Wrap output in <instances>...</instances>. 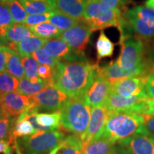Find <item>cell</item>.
Masks as SVG:
<instances>
[{"instance_id":"f5cc1de1","label":"cell","mask_w":154,"mask_h":154,"mask_svg":"<svg viewBox=\"0 0 154 154\" xmlns=\"http://www.w3.org/2000/svg\"><path fill=\"white\" fill-rule=\"evenodd\" d=\"M12 1V0H0V3H3V4H7L9 2Z\"/></svg>"},{"instance_id":"8fae6325","label":"cell","mask_w":154,"mask_h":154,"mask_svg":"<svg viewBox=\"0 0 154 154\" xmlns=\"http://www.w3.org/2000/svg\"><path fill=\"white\" fill-rule=\"evenodd\" d=\"M92 32L91 27L83 19L68 30L62 32L60 38L69 44L73 51L84 54Z\"/></svg>"},{"instance_id":"836d02e7","label":"cell","mask_w":154,"mask_h":154,"mask_svg":"<svg viewBox=\"0 0 154 154\" xmlns=\"http://www.w3.org/2000/svg\"><path fill=\"white\" fill-rule=\"evenodd\" d=\"M5 5L8 7L13 22L24 23V20L27 17V13L25 11L19 0H12Z\"/></svg>"},{"instance_id":"5b68a950","label":"cell","mask_w":154,"mask_h":154,"mask_svg":"<svg viewBox=\"0 0 154 154\" xmlns=\"http://www.w3.org/2000/svg\"><path fill=\"white\" fill-rule=\"evenodd\" d=\"M84 19L94 32L110 26L119 29L124 17L122 11L108 9L100 2L88 0L84 13Z\"/></svg>"},{"instance_id":"b9f144b4","label":"cell","mask_w":154,"mask_h":154,"mask_svg":"<svg viewBox=\"0 0 154 154\" xmlns=\"http://www.w3.org/2000/svg\"><path fill=\"white\" fill-rule=\"evenodd\" d=\"M11 48L5 45H0V72L6 71L7 57Z\"/></svg>"},{"instance_id":"7bdbcfd3","label":"cell","mask_w":154,"mask_h":154,"mask_svg":"<svg viewBox=\"0 0 154 154\" xmlns=\"http://www.w3.org/2000/svg\"><path fill=\"white\" fill-rule=\"evenodd\" d=\"M108 154H130V153L126 148L119 145L118 146H115L113 149Z\"/></svg>"},{"instance_id":"52a82bcc","label":"cell","mask_w":154,"mask_h":154,"mask_svg":"<svg viewBox=\"0 0 154 154\" xmlns=\"http://www.w3.org/2000/svg\"><path fill=\"white\" fill-rule=\"evenodd\" d=\"M32 106L39 111L54 112L61 111L69 99L66 94L59 90L52 83H50L45 88L36 95L29 96Z\"/></svg>"},{"instance_id":"d4e9b609","label":"cell","mask_w":154,"mask_h":154,"mask_svg":"<svg viewBox=\"0 0 154 154\" xmlns=\"http://www.w3.org/2000/svg\"><path fill=\"white\" fill-rule=\"evenodd\" d=\"M57 154H84L83 143L76 135H69L61 143V148Z\"/></svg>"},{"instance_id":"bcb514c9","label":"cell","mask_w":154,"mask_h":154,"mask_svg":"<svg viewBox=\"0 0 154 154\" xmlns=\"http://www.w3.org/2000/svg\"><path fill=\"white\" fill-rule=\"evenodd\" d=\"M145 5L146 7H150L154 9V0H146L145 2Z\"/></svg>"},{"instance_id":"ffe728a7","label":"cell","mask_w":154,"mask_h":154,"mask_svg":"<svg viewBox=\"0 0 154 154\" xmlns=\"http://www.w3.org/2000/svg\"><path fill=\"white\" fill-rule=\"evenodd\" d=\"M35 36L32 29L24 23H14L9 29L7 35V44H15L26 38Z\"/></svg>"},{"instance_id":"9c48e42d","label":"cell","mask_w":154,"mask_h":154,"mask_svg":"<svg viewBox=\"0 0 154 154\" xmlns=\"http://www.w3.org/2000/svg\"><path fill=\"white\" fill-rule=\"evenodd\" d=\"M121 54L116 61L119 66L126 69H134L143 62V44L131 36L120 38Z\"/></svg>"},{"instance_id":"7a4b0ae2","label":"cell","mask_w":154,"mask_h":154,"mask_svg":"<svg viewBox=\"0 0 154 154\" xmlns=\"http://www.w3.org/2000/svg\"><path fill=\"white\" fill-rule=\"evenodd\" d=\"M144 123L145 116L142 113L129 111L109 112L101 136L115 143H119L142 133Z\"/></svg>"},{"instance_id":"db71d44e","label":"cell","mask_w":154,"mask_h":154,"mask_svg":"<svg viewBox=\"0 0 154 154\" xmlns=\"http://www.w3.org/2000/svg\"><path fill=\"white\" fill-rule=\"evenodd\" d=\"M150 138H151V141H152V143H153V146H154V138H152V137H150Z\"/></svg>"},{"instance_id":"7c38bea8","label":"cell","mask_w":154,"mask_h":154,"mask_svg":"<svg viewBox=\"0 0 154 154\" xmlns=\"http://www.w3.org/2000/svg\"><path fill=\"white\" fill-rule=\"evenodd\" d=\"M32 104L29 96L17 91L0 96V111L3 116L17 119Z\"/></svg>"},{"instance_id":"3957f363","label":"cell","mask_w":154,"mask_h":154,"mask_svg":"<svg viewBox=\"0 0 154 154\" xmlns=\"http://www.w3.org/2000/svg\"><path fill=\"white\" fill-rule=\"evenodd\" d=\"M85 97L69 98L61 109V128L81 137L86 131L91 109Z\"/></svg>"},{"instance_id":"4fadbf2b","label":"cell","mask_w":154,"mask_h":154,"mask_svg":"<svg viewBox=\"0 0 154 154\" xmlns=\"http://www.w3.org/2000/svg\"><path fill=\"white\" fill-rule=\"evenodd\" d=\"M109 114V111L105 105L92 108L87 128L80 137L83 146L101 136L104 130Z\"/></svg>"},{"instance_id":"8992f818","label":"cell","mask_w":154,"mask_h":154,"mask_svg":"<svg viewBox=\"0 0 154 154\" xmlns=\"http://www.w3.org/2000/svg\"><path fill=\"white\" fill-rule=\"evenodd\" d=\"M123 17L131 32L142 37L154 36V9L136 6L124 11Z\"/></svg>"},{"instance_id":"8d00e7d4","label":"cell","mask_w":154,"mask_h":154,"mask_svg":"<svg viewBox=\"0 0 154 154\" xmlns=\"http://www.w3.org/2000/svg\"><path fill=\"white\" fill-rule=\"evenodd\" d=\"M55 10L54 11H51V12L44 13V14L29 15L24 20V24L27 25L29 26H34V25H37L42 24V23L47 22V21H49V19L51 18V17L54 14Z\"/></svg>"},{"instance_id":"9f6ffc18","label":"cell","mask_w":154,"mask_h":154,"mask_svg":"<svg viewBox=\"0 0 154 154\" xmlns=\"http://www.w3.org/2000/svg\"><path fill=\"white\" fill-rule=\"evenodd\" d=\"M92 1H95V2H101V0H92Z\"/></svg>"},{"instance_id":"1f68e13d","label":"cell","mask_w":154,"mask_h":154,"mask_svg":"<svg viewBox=\"0 0 154 154\" xmlns=\"http://www.w3.org/2000/svg\"><path fill=\"white\" fill-rule=\"evenodd\" d=\"M33 126L26 119H16L12 130V137L14 139L29 136L35 133Z\"/></svg>"},{"instance_id":"603a6c76","label":"cell","mask_w":154,"mask_h":154,"mask_svg":"<svg viewBox=\"0 0 154 154\" xmlns=\"http://www.w3.org/2000/svg\"><path fill=\"white\" fill-rule=\"evenodd\" d=\"M36 122L38 125L51 131L61 128V112L56 111L51 113H38Z\"/></svg>"},{"instance_id":"7dc6e473","label":"cell","mask_w":154,"mask_h":154,"mask_svg":"<svg viewBox=\"0 0 154 154\" xmlns=\"http://www.w3.org/2000/svg\"><path fill=\"white\" fill-rule=\"evenodd\" d=\"M32 1H44V2H46L49 4L50 5L53 6V7H54L56 8V6H55L56 0H32Z\"/></svg>"},{"instance_id":"d6a6232c","label":"cell","mask_w":154,"mask_h":154,"mask_svg":"<svg viewBox=\"0 0 154 154\" xmlns=\"http://www.w3.org/2000/svg\"><path fill=\"white\" fill-rule=\"evenodd\" d=\"M16 118H7L2 116L0 118V140H7L11 144L16 139L12 137V130Z\"/></svg>"},{"instance_id":"ba28073f","label":"cell","mask_w":154,"mask_h":154,"mask_svg":"<svg viewBox=\"0 0 154 154\" xmlns=\"http://www.w3.org/2000/svg\"><path fill=\"white\" fill-rule=\"evenodd\" d=\"M149 99L144 94L134 96H123L111 93L105 103V106L109 112L129 111L144 114L149 109Z\"/></svg>"},{"instance_id":"5bb4252c","label":"cell","mask_w":154,"mask_h":154,"mask_svg":"<svg viewBox=\"0 0 154 154\" xmlns=\"http://www.w3.org/2000/svg\"><path fill=\"white\" fill-rule=\"evenodd\" d=\"M151 74L128 77L111 84V93L123 96H138L143 92L146 82Z\"/></svg>"},{"instance_id":"d590c367","label":"cell","mask_w":154,"mask_h":154,"mask_svg":"<svg viewBox=\"0 0 154 154\" xmlns=\"http://www.w3.org/2000/svg\"><path fill=\"white\" fill-rule=\"evenodd\" d=\"M32 57L34 58L36 61L41 64H47L50 66L52 67V69H54L57 66L58 62L59 60H58L56 58L51 57L49 55L45 49L43 47L41 49H38L35 52H34L32 54Z\"/></svg>"},{"instance_id":"11a10c76","label":"cell","mask_w":154,"mask_h":154,"mask_svg":"<svg viewBox=\"0 0 154 154\" xmlns=\"http://www.w3.org/2000/svg\"><path fill=\"white\" fill-rule=\"evenodd\" d=\"M3 116V115H2V112L1 111H0V118H2V117Z\"/></svg>"},{"instance_id":"d6986e66","label":"cell","mask_w":154,"mask_h":154,"mask_svg":"<svg viewBox=\"0 0 154 154\" xmlns=\"http://www.w3.org/2000/svg\"><path fill=\"white\" fill-rule=\"evenodd\" d=\"M47 40L35 36L26 38L18 44H9V47L17 51L21 57H27L32 56L34 52L43 47Z\"/></svg>"},{"instance_id":"cb8c5ba5","label":"cell","mask_w":154,"mask_h":154,"mask_svg":"<svg viewBox=\"0 0 154 154\" xmlns=\"http://www.w3.org/2000/svg\"><path fill=\"white\" fill-rule=\"evenodd\" d=\"M50 83H51L50 80L44 79L37 83H32L24 77L19 80V84L17 91L23 95L32 96L42 91Z\"/></svg>"},{"instance_id":"83f0119b","label":"cell","mask_w":154,"mask_h":154,"mask_svg":"<svg viewBox=\"0 0 154 154\" xmlns=\"http://www.w3.org/2000/svg\"><path fill=\"white\" fill-rule=\"evenodd\" d=\"M81 20H79V19H76L69 17V15L61 12L57 9L54 14L49 19V22L53 25H54L58 29L63 32L72 27L74 25H76Z\"/></svg>"},{"instance_id":"f1b7e54d","label":"cell","mask_w":154,"mask_h":154,"mask_svg":"<svg viewBox=\"0 0 154 154\" xmlns=\"http://www.w3.org/2000/svg\"><path fill=\"white\" fill-rule=\"evenodd\" d=\"M35 36L45 39L60 37L62 32L58 29L51 23L44 22L42 24L29 26Z\"/></svg>"},{"instance_id":"f907efd6","label":"cell","mask_w":154,"mask_h":154,"mask_svg":"<svg viewBox=\"0 0 154 154\" xmlns=\"http://www.w3.org/2000/svg\"><path fill=\"white\" fill-rule=\"evenodd\" d=\"M148 104H149V109H154V99L149 100Z\"/></svg>"},{"instance_id":"9a60e30c","label":"cell","mask_w":154,"mask_h":154,"mask_svg":"<svg viewBox=\"0 0 154 154\" xmlns=\"http://www.w3.org/2000/svg\"><path fill=\"white\" fill-rule=\"evenodd\" d=\"M111 93V84L97 74L85 95V99L91 108L103 106Z\"/></svg>"},{"instance_id":"f546056e","label":"cell","mask_w":154,"mask_h":154,"mask_svg":"<svg viewBox=\"0 0 154 154\" xmlns=\"http://www.w3.org/2000/svg\"><path fill=\"white\" fill-rule=\"evenodd\" d=\"M28 14H40L54 11L56 8L44 1H32V0H19Z\"/></svg>"},{"instance_id":"816d5d0a","label":"cell","mask_w":154,"mask_h":154,"mask_svg":"<svg viewBox=\"0 0 154 154\" xmlns=\"http://www.w3.org/2000/svg\"><path fill=\"white\" fill-rule=\"evenodd\" d=\"M13 149H14V147L13 146H10L8 150L5 152V154H13Z\"/></svg>"},{"instance_id":"60d3db41","label":"cell","mask_w":154,"mask_h":154,"mask_svg":"<svg viewBox=\"0 0 154 154\" xmlns=\"http://www.w3.org/2000/svg\"><path fill=\"white\" fill-rule=\"evenodd\" d=\"M38 75L44 80H51L53 77V69L49 65L40 64L38 70Z\"/></svg>"},{"instance_id":"681fc988","label":"cell","mask_w":154,"mask_h":154,"mask_svg":"<svg viewBox=\"0 0 154 154\" xmlns=\"http://www.w3.org/2000/svg\"><path fill=\"white\" fill-rule=\"evenodd\" d=\"M60 148H61V143L59 144V145L58 146H57V147H56L54 149L52 150V151L50 152L49 154H57L58 151H59V149H60Z\"/></svg>"},{"instance_id":"ab89813d","label":"cell","mask_w":154,"mask_h":154,"mask_svg":"<svg viewBox=\"0 0 154 154\" xmlns=\"http://www.w3.org/2000/svg\"><path fill=\"white\" fill-rule=\"evenodd\" d=\"M143 93L149 100L154 99V72L152 73L146 82Z\"/></svg>"},{"instance_id":"f6af8a7d","label":"cell","mask_w":154,"mask_h":154,"mask_svg":"<svg viewBox=\"0 0 154 154\" xmlns=\"http://www.w3.org/2000/svg\"><path fill=\"white\" fill-rule=\"evenodd\" d=\"M12 144H13V147H14L16 153L17 154H22V151H21V150H20V148H19L18 142H17V139L15 140L14 141V143H13Z\"/></svg>"},{"instance_id":"74e56055","label":"cell","mask_w":154,"mask_h":154,"mask_svg":"<svg viewBox=\"0 0 154 154\" xmlns=\"http://www.w3.org/2000/svg\"><path fill=\"white\" fill-rule=\"evenodd\" d=\"M126 1L127 0H101L100 2L108 9L123 12L122 9H124V6Z\"/></svg>"},{"instance_id":"484cf974","label":"cell","mask_w":154,"mask_h":154,"mask_svg":"<svg viewBox=\"0 0 154 154\" xmlns=\"http://www.w3.org/2000/svg\"><path fill=\"white\" fill-rule=\"evenodd\" d=\"M13 24L14 22L7 5L0 3V45L7 44V32Z\"/></svg>"},{"instance_id":"e575fe53","label":"cell","mask_w":154,"mask_h":154,"mask_svg":"<svg viewBox=\"0 0 154 154\" xmlns=\"http://www.w3.org/2000/svg\"><path fill=\"white\" fill-rule=\"evenodd\" d=\"M22 61L24 69L25 78L32 80L36 77H39L38 75V70L40 64L32 56L22 57Z\"/></svg>"},{"instance_id":"277c9868","label":"cell","mask_w":154,"mask_h":154,"mask_svg":"<svg viewBox=\"0 0 154 154\" xmlns=\"http://www.w3.org/2000/svg\"><path fill=\"white\" fill-rule=\"evenodd\" d=\"M66 135L59 130L39 131L17 140L21 151L27 154H46L60 144Z\"/></svg>"},{"instance_id":"f35d334b","label":"cell","mask_w":154,"mask_h":154,"mask_svg":"<svg viewBox=\"0 0 154 154\" xmlns=\"http://www.w3.org/2000/svg\"><path fill=\"white\" fill-rule=\"evenodd\" d=\"M145 116V123L142 134H146L149 137L154 138V117L149 116V115L143 114Z\"/></svg>"},{"instance_id":"44dd1931","label":"cell","mask_w":154,"mask_h":154,"mask_svg":"<svg viewBox=\"0 0 154 154\" xmlns=\"http://www.w3.org/2000/svg\"><path fill=\"white\" fill-rule=\"evenodd\" d=\"M116 145L114 142L101 136L86 145L83 146L84 154H108Z\"/></svg>"},{"instance_id":"ac0fdd59","label":"cell","mask_w":154,"mask_h":154,"mask_svg":"<svg viewBox=\"0 0 154 154\" xmlns=\"http://www.w3.org/2000/svg\"><path fill=\"white\" fill-rule=\"evenodd\" d=\"M43 48L49 55L58 60L64 59L72 51L69 44L60 37L47 39Z\"/></svg>"},{"instance_id":"30bf717a","label":"cell","mask_w":154,"mask_h":154,"mask_svg":"<svg viewBox=\"0 0 154 154\" xmlns=\"http://www.w3.org/2000/svg\"><path fill=\"white\" fill-rule=\"evenodd\" d=\"M153 72V66L147 61H143L138 66L131 69L122 68L119 66L116 61H111L104 66H99L97 68V74L109 81L111 84L123 79L152 74Z\"/></svg>"},{"instance_id":"ee69618b","label":"cell","mask_w":154,"mask_h":154,"mask_svg":"<svg viewBox=\"0 0 154 154\" xmlns=\"http://www.w3.org/2000/svg\"><path fill=\"white\" fill-rule=\"evenodd\" d=\"M11 143L7 140H0V153H4L8 150L10 147Z\"/></svg>"},{"instance_id":"4316f807","label":"cell","mask_w":154,"mask_h":154,"mask_svg":"<svg viewBox=\"0 0 154 154\" xmlns=\"http://www.w3.org/2000/svg\"><path fill=\"white\" fill-rule=\"evenodd\" d=\"M114 44L106 35L103 31H101L96 44L98 60L107 57H111L114 51Z\"/></svg>"},{"instance_id":"7402d4cb","label":"cell","mask_w":154,"mask_h":154,"mask_svg":"<svg viewBox=\"0 0 154 154\" xmlns=\"http://www.w3.org/2000/svg\"><path fill=\"white\" fill-rule=\"evenodd\" d=\"M6 71L11 75H12L13 76L18 79L19 80L25 77L22 57L15 50L11 49L9 51L8 57H7Z\"/></svg>"},{"instance_id":"e0dca14e","label":"cell","mask_w":154,"mask_h":154,"mask_svg":"<svg viewBox=\"0 0 154 154\" xmlns=\"http://www.w3.org/2000/svg\"><path fill=\"white\" fill-rule=\"evenodd\" d=\"M88 0H56V9L79 20L84 19Z\"/></svg>"},{"instance_id":"4dcf8cb0","label":"cell","mask_w":154,"mask_h":154,"mask_svg":"<svg viewBox=\"0 0 154 154\" xmlns=\"http://www.w3.org/2000/svg\"><path fill=\"white\" fill-rule=\"evenodd\" d=\"M19 80L7 71L0 72V96L16 91L18 88Z\"/></svg>"},{"instance_id":"6da1fadb","label":"cell","mask_w":154,"mask_h":154,"mask_svg":"<svg viewBox=\"0 0 154 154\" xmlns=\"http://www.w3.org/2000/svg\"><path fill=\"white\" fill-rule=\"evenodd\" d=\"M98 66L87 61L59 60L50 81L69 98L85 97L97 75Z\"/></svg>"},{"instance_id":"2e32d148","label":"cell","mask_w":154,"mask_h":154,"mask_svg":"<svg viewBox=\"0 0 154 154\" xmlns=\"http://www.w3.org/2000/svg\"><path fill=\"white\" fill-rule=\"evenodd\" d=\"M118 143L126 148L130 154H154V146L151 138L142 133Z\"/></svg>"},{"instance_id":"c3c4849f","label":"cell","mask_w":154,"mask_h":154,"mask_svg":"<svg viewBox=\"0 0 154 154\" xmlns=\"http://www.w3.org/2000/svg\"><path fill=\"white\" fill-rule=\"evenodd\" d=\"M144 114L149 115V116L151 117H154V109H149Z\"/></svg>"}]
</instances>
